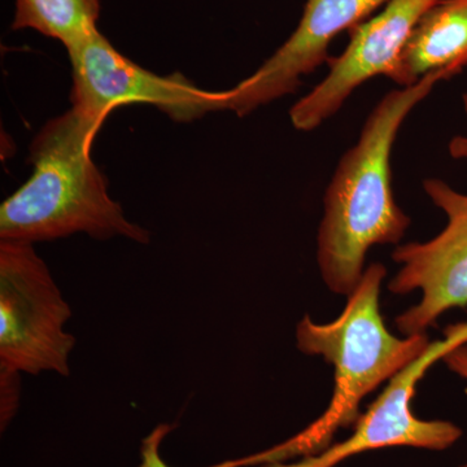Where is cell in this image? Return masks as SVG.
<instances>
[{"mask_svg":"<svg viewBox=\"0 0 467 467\" xmlns=\"http://www.w3.org/2000/svg\"><path fill=\"white\" fill-rule=\"evenodd\" d=\"M444 81L442 73H432L387 92L337 162L317 234L319 273L334 294L348 296L355 290L374 245H399L407 234L411 220L393 192L392 150L405 119Z\"/></svg>","mask_w":467,"mask_h":467,"instance_id":"cell-1","label":"cell"},{"mask_svg":"<svg viewBox=\"0 0 467 467\" xmlns=\"http://www.w3.org/2000/svg\"><path fill=\"white\" fill-rule=\"evenodd\" d=\"M386 276L383 264L374 263L365 269L334 321L318 324L309 315L304 316L296 326V346L306 355L321 356L334 368L330 404L296 435L269 450L234 460L235 467L290 462L330 447L339 430L358 423L359 405L368 395L426 352L431 344L429 335L399 337L384 324L380 291Z\"/></svg>","mask_w":467,"mask_h":467,"instance_id":"cell-2","label":"cell"},{"mask_svg":"<svg viewBox=\"0 0 467 467\" xmlns=\"http://www.w3.org/2000/svg\"><path fill=\"white\" fill-rule=\"evenodd\" d=\"M103 119L70 109L50 119L30 146L33 173L0 205V241L34 243L88 234L147 244L150 234L126 218L91 158Z\"/></svg>","mask_w":467,"mask_h":467,"instance_id":"cell-3","label":"cell"},{"mask_svg":"<svg viewBox=\"0 0 467 467\" xmlns=\"http://www.w3.org/2000/svg\"><path fill=\"white\" fill-rule=\"evenodd\" d=\"M72 309L34 244L0 241V368L70 376Z\"/></svg>","mask_w":467,"mask_h":467,"instance_id":"cell-4","label":"cell"},{"mask_svg":"<svg viewBox=\"0 0 467 467\" xmlns=\"http://www.w3.org/2000/svg\"><path fill=\"white\" fill-rule=\"evenodd\" d=\"M67 51L73 69V109L103 121L128 104H150L175 122L225 110L223 91L202 90L180 73L150 72L119 54L99 30Z\"/></svg>","mask_w":467,"mask_h":467,"instance_id":"cell-5","label":"cell"},{"mask_svg":"<svg viewBox=\"0 0 467 467\" xmlns=\"http://www.w3.org/2000/svg\"><path fill=\"white\" fill-rule=\"evenodd\" d=\"M423 192L444 212L447 225L434 238L398 245L392 259L401 267L389 282L395 295L422 294L420 303L396 317L404 337L426 334L441 316L467 306V193L441 178H427Z\"/></svg>","mask_w":467,"mask_h":467,"instance_id":"cell-6","label":"cell"},{"mask_svg":"<svg viewBox=\"0 0 467 467\" xmlns=\"http://www.w3.org/2000/svg\"><path fill=\"white\" fill-rule=\"evenodd\" d=\"M467 343V321L448 326L444 337L430 344L426 352L392 378L370 408L361 414L352 435L313 456L269 463L260 467H337L344 461L367 451L407 447L445 451L462 436L461 427L450 420H420L411 404L417 384L426 371L447 353Z\"/></svg>","mask_w":467,"mask_h":467,"instance_id":"cell-7","label":"cell"},{"mask_svg":"<svg viewBox=\"0 0 467 467\" xmlns=\"http://www.w3.org/2000/svg\"><path fill=\"white\" fill-rule=\"evenodd\" d=\"M439 0H389L378 14L350 30L339 57L328 58V72L290 109L296 130L313 131L343 109L353 92L376 77L389 79L423 15Z\"/></svg>","mask_w":467,"mask_h":467,"instance_id":"cell-8","label":"cell"},{"mask_svg":"<svg viewBox=\"0 0 467 467\" xmlns=\"http://www.w3.org/2000/svg\"><path fill=\"white\" fill-rule=\"evenodd\" d=\"M389 0H308L299 26L265 63L230 90L225 110L250 115L260 107L294 94L304 77L328 61V48L339 34L350 32Z\"/></svg>","mask_w":467,"mask_h":467,"instance_id":"cell-9","label":"cell"},{"mask_svg":"<svg viewBox=\"0 0 467 467\" xmlns=\"http://www.w3.org/2000/svg\"><path fill=\"white\" fill-rule=\"evenodd\" d=\"M467 69V0H439L423 15L389 79L407 88L423 77Z\"/></svg>","mask_w":467,"mask_h":467,"instance_id":"cell-10","label":"cell"},{"mask_svg":"<svg viewBox=\"0 0 467 467\" xmlns=\"http://www.w3.org/2000/svg\"><path fill=\"white\" fill-rule=\"evenodd\" d=\"M100 0H16L12 29H33L69 48L97 32Z\"/></svg>","mask_w":467,"mask_h":467,"instance_id":"cell-11","label":"cell"},{"mask_svg":"<svg viewBox=\"0 0 467 467\" xmlns=\"http://www.w3.org/2000/svg\"><path fill=\"white\" fill-rule=\"evenodd\" d=\"M2 373V401H0V425L5 430L16 414L20 399V373L11 368H0Z\"/></svg>","mask_w":467,"mask_h":467,"instance_id":"cell-12","label":"cell"},{"mask_svg":"<svg viewBox=\"0 0 467 467\" xmlns=\"http://www.w3.org/2000/svg\"><path fill=\"white\" fill-rule=\"evenodd\" d=\"M171 430V426H160L143 441V462L140 467H168L162 462L161 457H160L159 447L164 436L167 435Z\"/></svg>","mask_w":467,"mask_h":467,"instance_id":"cell-13","label":"cell"},{"mask_svg":"<svg viewBox=\"0 0 467 467\" xmlns=\"http://www.w3.org/2000/svg\"><path fill=\"white\" fill-rule=\"evenodd\" d=\"M442 361L454 374L467 380V343L451 350L444 356Z\"/></svg>","mask_w":467,"mask_h":467,"instance_id":"cell-14","label":"cell"},{"mask_svg":"<svg viewBox=\"0 0 467 467\" xmlns=\"http://www.w3.org/2000/svg\"><path fill=\"white\" fill-rule=\"evenodd\" d=\"M462 106L467 115V92L462 95ZM448 150H450L451 159L467 160V134L456 135L451 138L448 144Z\"/></svg>","mask_w":467,"mask_h":467,"instance_id":"cell-15","label":"cell"},{"mask_svg":"<svg viewBox=\"0 0 467 467\" xmlns=\"http://www.w3.org/2000/svg\"><path fill=\"white\" fill-rule=\"evenodd\" d=\"M457 467H467V461L466 462H463L462 465L457 466Z\"/></svg>","mask_w":467,"mask_h":467,"instance_id":"cell-16","label":"cell"}]
</instances>
